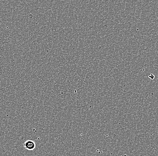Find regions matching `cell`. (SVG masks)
<instances>
[{
  "mask_svg": "<svg viewBox=\"0 0 158 156\" xmlns=\"http://www.w3.org/2000/svg\"><path fill=\"white\" fill-rule=\"evenodd\" d=\"M24 147L25 149L29 151H32L35 149L36 144L34 141L31 140H27L24 143Z\"/></svg>",
  "mask_w": 158,
  "mask_h": 156,
  "instance_id": "6da1fadb",
  "label": "cell"
},
{
  "mask_svg": "<svg viewBox=\"0 0 158 156\" xmlns=\"http://www.w3.org/2000/svg\"><path fill=\"white\" fill-rule=\"evenodd\" d=\"M149 78H150L151 80H153L154 78H155V76H154V75H153V74H151L149 76Z\"/></svg>",
  "mask_w": 158,
  "mask_h": 156,
  "instance_id": "7a4b0ae2",
  "label": "cell"
}]
</instances>
